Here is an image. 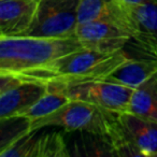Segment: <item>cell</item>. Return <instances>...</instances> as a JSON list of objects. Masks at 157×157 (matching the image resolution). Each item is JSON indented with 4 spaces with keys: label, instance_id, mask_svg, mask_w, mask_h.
Instances as JSON below:
<instances>
[{
    "label": "cell",
    "instance_id": "obj_1",
    "mask_svg": "<svg viewBox=\"0 0 157 157\" xmlns=\"http://www.w3.org/2000/svg\"><path fill=\"white\" fill-rule=\"evenodd\" d=\"M131 57L125 50L113 52L83 48L59 57L41 67L14 74L22 82L43 85H68L93 80H105Z\"/></svg>",
    "mask_w": 157,
    "mask_h": 157
},
{
    "label": "cell",
    "instance_id": "obj_2",
    "mask_svg": "<svg viewBox=\"0 0 157 157\" xmlns=\"http://www.w3.org/2000/svg\"><path fill=\"white\" fill-rule=\"evenodd\" d=\"M83 48L76 37L0 36V73H22Z\"/></svg>",
    "mask_w": 157,
    "mask_h": 157
},
{
    "label": "cell",
    "instance_id": "obj_3",
    "mask_svg": "<svg viewBox=\"0 0 157 157\" xmlns=\"http://www.w3.org/2000/svg\"><path fill=\"white\" fill-rule=\"evenodd\" d=\"M117 114L93 103L69 100L48 115L30 122L29 131L46 127H59L66 132H85L111 136Z\"/></svg>",
    "mask_w": 157,
    "mask_h": 157
},
{
    "label": "cell",
    "instance_id": "obj_4",
    "mask_svg": "<svg viewBox=\"0 0 157 157\" xmlns=\"http://www.w3.org/2000/svg\"><path fill=\"white\" fill-rule=\"evenodd\" d=\"M111 137L117 156H157V122L129 112L117 114Z\"/></svg>",
    "mask_w": 157,
    "mask_h": 157
},
{
    "label": "cell",
    "instance_id": "obj_5",
    "mask_svg": "<svg viewBox=\"0 0 157 157\" xmlns=\"http://www.w3.org/2000/svg\"><path fill=\"white\" fill-rule=\"evenodd\" d=\"M80 0H41L33 22L24 36L43 38L75 37Z\"/></svg>",
    "mask_w": 157,
    "mask_h": 157
},
{
    "label": "cell",
    "instance_id": "obj_6",
    "mask_svg": "<svg viewBox=\"0 0 157 157\" xmlns=\"http://www.w3.org/2000/svg\"><path fill=\"white\" fill-rule=\"evenodd\" d=\"M61 90L70 100L85 101L112 113L129 111L133 88L105 80H93L68 85H50Z\"/></svg>",
    "mask_w": 157,
    "mask_h": 157
},
{
    "label": "cell",
    "instance_id": "obj_7",
    "mask_svg": "<svg viewBox=\"0 0 157 157\" xmlns=\"http://www.w3.org/2000/svg\"><path fill=\"white\" fill-rule=\"evenodd\" d=\"M28 131L0 152L1 157H68L70 156L66 131Z\"/></svg>",
    "mask_w": 157,
    "mask_h": 157
},
{
    "label": "cell",
    "instance_id": "obj_8",
    "mask_svg": "<svg viewBox=\"0 0 157 157\" xmlns=\"http://www.w3.org/2000/svg\"><path fill=\"white\" fill-rule=\"evenodd\" d=\"M75 37L85 48L100 52L123 50L132 40V36L127 29L102 21L78 24Z\"/></svg>",
    "mask_w": 157,
    "mask_h": 157
},
{
    "label": "cell",
    "instance_id": "obj_9",
    "mask_svg": "<svg viewBox=\"0 0 157 157\" xmlns=\"http://www.w3.org/2000/svg\"><path fill=\"white\" fill-rule=\"evenodd\" d=\"M132 42L154 56L157 53V0L129 6Z\"/></svg>",
    "mask_w": 157,
    "mask_h": 157
},
{
    "label": "cell",
    "instance_id": "obj_10",
    "mask_svg": "<svg viewBox=\"0 0 157 157\" xmlns=\"http://www.w3.org/2000/svg\"><path fill=\"white\" fill-rule=\"evenodd\" d=\"M78 17V24L102 21L118 25L131 33L128 6L122 0H80Z\"/></svg>",
    "mask_w": 157,
    "mask_h": 157
},
{
    "label": "cell",
    "instance_id": "obj_11",
    "mask_svg": "<svg viewBox=\"0 0 157 157\" xmlns=\"http://www.w3.org/2000/svg\"><path fill=\"white\" fill-rule=\"evenodd\" d=\"M38 2L0 0V36H24L31 26Z\"/></svg>",
    "mask_w": 157,
    "mask_h": 157
},
{
    "label": "cell",
    "instance_id": "obj_12",
    "mask_svg": "<svg viewBox=\"0 0 157 157\" xmlns=\"http://www.w3.org/2000/svg\"><path fill=\"white\" fill-rule=\"evenodd\" d=\"M48 92V86L33 82H22L0 94V120L15 117L30 108Z\"/></svg>",
    "mask_w": 157,
    "mask_h": 157
},
{
    "label": "cell",
    "instance_id": "obj_13",
    "mask_svg": "<svg viewBox=\"0 0 157 157\" xmlns=\"http://www.w3.org/2000/svg\"><path fill=\"white\" fill-rule=\"evenodd\" d=\"M156 73L157 57L151 56L142 59L130 58L116 68L105 80L135 90Z\"/></svg>",
    "mask_w": 157,
    "mask_h": 157
},
{
    "label": "cell",
    "instance_id": "obj_14",
    "mask_svg": "<svg viewBox=\"0 0 157 157\" xmlns=\"http://www.w3.org/2000/svg\"><path fill=\"white\" fill-rule=\"evenodd\" d=\"M68 147L70 156H117L113 139L108 135L78 131Z\"/></svg>",
    "mask_w": 157,
    "mask_h": 157
},
{
    "label": "cell",
    "instance_id": "obj_15",
    "mask_svg": "<svg viewBox=\"0 0 157 157\" xmlns=\"http://www.w3.org/2000/svg\"><path fill=\"white\" fill-rule=\"evenodd\" d=\"M128 112L157 122V73L133 90Z\"/></svg>",
    "mask_w": 157,
    "mask_h": 157
},
{
    "label": "cell",
    "instance_id": "obj_16",
    "mask_svg": "<svg viewBox=\"0 0 157 157\" xmlns=\"http://www.w3.org/2000/svg\"><path fill=\"white\" fill-rule=\"evenodd\" d=\"M69 100L70 99L61 90L52 86H48V92L18 116H22L33 122L53 113Z\"/></svg>",
    "mask_w": 157,
    "mask_h": 157
},
{
    "label": "cell",
    "instance_id": "obj_17",
    "mask_svg": "<svg viewBox=\"0 0 157 157\" xmlns=\"http://www.w3.org/2000/svg\"><path fill=\"white\" fill-rule=\"evenodd\" d=\"M123 2L126 6H137V5H141V3H144L146 1H150V0H122Z\"/></svg>",
    "mask_w": 157,
    "mask_h": 157
},
{
    "label": "cell",
    "instance_id": "obj_18",
    "mask_svg": "<svg viewBox=\"0 0 157 157\" xmlns=\"http://www.w3.org/2000/svg\"><path fill=\"white\" fill-rule=\"evenodd\" d=\"M31 1H35V2H38V3H39L40 1H41V0H31Z\"/></svg>",
    "mask_w": 157,
    "mask_h": 157
},
{
    "label": "cell",
    "instance_id": "obj_19",
    "mask_svg": "<svg viewBox=\"0 0 157 157\" xmlns=\"http://www.w3.org/2000/svg\"><path fill=\"white\" fill-rule=\"evenodd\" d=\"M154 56H155V57H157V53H156V54H155V55H154Z\"/></svg>",
    "mask_w": 157,
    "mask_h": 157
}]
</instances>
